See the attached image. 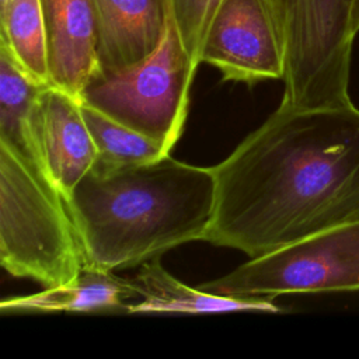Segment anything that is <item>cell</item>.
I'll list each match as a JSON object with an SVG mask.
<instances>
[{
    "label": "cell",
    "instance_id": "obj_1",
    "mask_svg": "<svg viewBox=\"0 0 359 359\" xmlns=\"http://www.w3.org/2000/svg\"><path fill=\"white\" fill-rule=\"evenodd\" d=\"M203 241L255 258L359 217V108L278 107L219 164Z\"/></svg>",
    "mask_w": 359,
    "mask_h": 359
},
{
    "label": "cell",
    "instance_id": "obj_2",
    "mask_svg": "<svg viewBox=\"0 0 359 359\" xmlns=\"http://www.w3.org/2000/svg\"><path fill=\"white\" fill-rule=\"evenodd\" d=\"M215 198L212 167L167 154L126 165L97 161L67 205L88 265L114 271L205 240Z\"/></svg>",
    "mask_w": 359,
    "mask_h": 359
},
{
    "label": "cell",
    "instance_id": "obj_3",
    "mask_svg": "<svg viewBox=\"0 0 359 359\" xmlns=\"http://www.w3.org/2000/svg\"><path fill=\"white\" fill-rule=\"evenodd\" d=\"M0 262L43 287L77 278L88 265L67 199L45 171L0 142Z\"/></svg>",
    "mask_w": 359,
    "mask_h": 359
},
{
    "label": "cell",
    "instance_id": "obj_4",
    "mask_svg": "<svg viewBox=\"0 0 359 359\" xmlns=\"http://www.w3.org/2000/svg\"><path fill=\"white\" fill-rule=\"evenodd\" d=\"M285 52L283 97L290 109L352 104L349 77L359 0H269Z\"/></svg>",
    "mask_w": 359,
    "mask_h": 359
},
{
    "label": "cell",
    "instance_id": "obj_5",
    "mask_svg": "<svg viewBox=\"0 0 359 359\" xmlns=\"http://www.w3.org/2000/svg\"><path fill=\"white\" fill-rule=\"evenodd\" d=\"M196 67L168 14L160 45L143 60L97 73L80 102L160 142L168 151L181 137Z\"/></svg>",
    "mask_w": 359,
    "mask_h": 359
},
{
    "label": "cell",
    "instance_id": "obj_6",
    "mask_svg": "<svg viewBox=\"0 0 359 359\" xmlns=\"http://www.w3.org/2000/svg\"><path fill=\"white\" fill-rule=\"evenodd\" d=\"M224 296L359 290V217L328 227L198 285Z\"/></svg>",
    "mask_w": 359,
    "mask_h": 359
},
{
    "label": "cell",
    "instance_id": "obj_7",
    "mask_svg": "<svg viewBox=\"0 0 359 359\" xmlns=\"http://www.w3.org/2000/svg\"><path fill=\"white\" fill-rule=\"evenodd\" d=\"M201 63L217 69L223 81L282 80L283 42L269 0H224L208 29Z\"/></svg>",
    "mask_w": 359,
    "mask_h": 359
},
{
    "label": "cell",
    "instance_id": "obj_8",
    "mask_svg": "<svg viewBox=\"0 0 359 359\" xmlns=\"http://www.w3.org/2000/svg\"><path fill=\"white\" fill-rule=\"evenodd\" d=\"M29 128L35 163L67 199L98 160L80 100L52 84L45 86L35 100Z\"/></svg>",
    "mask_w": 359,
    "mask_h": 359
},
{
    "label": "cell",
    "instance_id": "obj_9",
    "mask_svg": "<svg viewBox=\"0 0 359 359\" xmlns=\"http://www.w3.org/2000/svg\"><path fill=\"white\" fill-rule=\"evenodd\" d=\"M49 83L80 95L98 73V39L91 0H41Z\"/></svg>",
    "mask_w": 359,
    "mask_h": 359
},
{
    "label": "cell",
    "instance_id": "obj_10",
    "mask_svg": "<svg viewBox=\"0 0 359 359\" xmlns=\"http://www.w3.org/2000/svg\"><path fill=\"white\" fill-rule=\"evenodd\" d=\"M98 73L132 66L156 50L168 21L167 0H91Z\"/></svg>",
    "mask_w": 359,
    "mask_h": 359
},
{
    "label": "cell",
    "instance_id": "obj_11",
    "mask_svg": "<svg viewBox=\"0 0 359 359\" xmlns=\"http://www.w3.org/2000/svg\"><path fill=\"white\" fill-rule=\"evenodd\" d=\"M139 300L126 304L129 314H209L231 311L279 313L272 297L264 296H224L191 287L174 278L161 264L160 257L142 264L139 272L130 279Z\"/></svg>",
    "mask_w": 359,
    "mask_h": 359
},
{
    "label": "cell",
    "instance_id": "obj_12",
    "mask_svg": "<svg viewBox=\"0 0 359 359\" xmlns=\"http://www.w3.org/2000/svg\"><path fill=\"white\" fill-rule=\"evenodd\" d=\"M136 297L130 279L116 276L112 271H104L87 265L77 278L59 285L43 287L28 296L8 297L0 302L3 313L11 311H125V300Z\"/></svg>",
    "mask_w": 359,
    "mask_h": 359
},
{
    "label": "cell",
    "instance_id": "obj_13",
    "mask_svg": "<svg viewBox=\"0 0 359 359\" xmlns=\"http://www.w3.org/2000/svg\"><path fill=\"white\" fill-rule=\"evenodd\" d=\"M0 48L29 77L50 84L41 0H10L0 8Z\"/></svg>",
    "mask_w": 359,
    "mask_h": 359
},
{
    "label": "cell",
    "instance_id": "obj_14",
    "mask_svg": "<svg viewBox=\"0 0 359 359\" xmlns=\"http://www.w3.org/2000/svg\"><path fill=\"white\" fill-rule=\"evenodd\" d=\"M48 84L29 77L0 48V142L35 161L29 118L39 91Z\"/></svg>",
    "mask_w": 359,
    "mask_h": 359
},
{
    "label": "cell",
    "instance_id": "obj_15",
    "mask_svg": "<svg viewBox=\"0 0 359 359\" xmlns=\"http://www.w3.org/2000/svg\"><path fill=\"white\" fill-rule=\"evenodd\" d=\"M81 104V112L94 139L100 163L126 165L161 158L168 151L160 142L107 116L95 108Z\"/></svg>",
    "mask_w": 359,
    "mask_h": 359
},
{
    "label": "cell",
    "instance_id": "obj_16",
    "mask_svg": "<svg viewBox=\"0 0 359 359\" xmlns=\"http://www.w3.org/2000/svg\"><path fill=\"white\" fill-rule=\"evenodd\" d=\"M223 1L224 0H167L175 29L195 67L201 65V52L208 29Z\"/></svg>",
    "mask_w": 359,
    "mask_h": 359
},
{
    "label": "cell",
    "instance_id": "obj_17",
    "mask_svg": "<svg viewBox=\"0 0 359 359\" xmlns=\"http://www.w3.org/2000/svg\"><path fill=\"white\" fill-rule=\"evenodd\" d=\"M8 1H10V0H0V8H3Z\"/></svg>",
    "mask_w": 359,
    "mask_h": 359
}]
</instances>
